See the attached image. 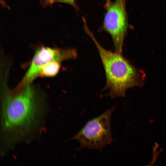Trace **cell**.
I'll use <instances>...</instances> for the list:
<instances>
[{
	"mask_svg": "<svg viewBox=\"0 0 166 166\" xmlns=\"http://www.w3.org/2000/svg\"><path fill=\"white\" fill-rule=\"evenodd\" d=\"M84 29L94 42L101 59L106 77L104 89L109 90L108 95L113 98L123 96L128 89L137 83L135 69L121 54L107 50L101 46L87 25L84 26Z\"/></svg>",
	"mask_w": 166,
	"mask_h": 166,
	"instance_id": "6da1fadb",
	"label": "cell"
},
{
	"mask_svg": "<svg viewBox=\"0 0 166 166\" xmlns=\"http://www.w3.org/2000/svg\"><path fill=\"white\" fill-rule=\"evenodd\" d=\"M4 89L3 99V119L4 126L12 130L29 123L36 109L34 90L29 85L18 91L10 92Z\"/></svg>",
	"mask_w": 166,
	"mask_h": 166,
	"instance_id": "7a4b0ae2",
	"label": "cell"
},
{
	"mask_svg": "<svg viewBox=\"0 0 166 166\" xmlns=\"http://www.w3.org/2000/svg\"><path fill=\"white\" fill-rule=\"evenodd\" d=\"M115 107L107 110L99 116L92 119L72 138L80 144L78 149L83 148L102 151L112 140L111 118Z\"/></svg>",
	"mask_w": 166,
	"mask_h": 166,
	"instance_id": "3957f363",
	"label": "cell"
},
{
	"mask_svg": "<svg viewBox=\"0 0 166 166\" xmlns=\"http://www.w3.org/2000/svg\"><path fill=\"white\" fill-rule=\"evenodd\" d=\"M125 0L106 1L104 30L111 36L115 52L121 54L128 24Z\"/></svg>",
	"mask_w": 166,
	"mask_h": 166,
	"instance_id": "277c9868",
	"label": "cell"
},
{
	"mask_svg": "<svg viewBox=\"0 0 166 166\" xmlns=\"http://www.w3.org/2000/svg\"><path fill=\"white\" fill-rule=\"evenodd\" d=\"M76 49L73 48H53L42 46L38 48L32 59L29 68L19 85L24 87L39 76L41 68L46 64L53 61L60 62L77 57Z\"/></svg>",
	"mask_w": 166,
	"mask_h": 166,
	"instance_id": "5b68a950",
	"label": "cell"
},
{
	"mask_svg": "<svg viewBox=\"0 0 166 166\" xmlns=\"http://www.w3.org/2000/svg\"><path fill=\"white\" fill-rule=\"evenodd\" d=\"M60 68V62L53 61L48 63L41 68L39 76L52 77L56 75Z\"/></svg>",
	"mask_w": 166,
	"mask_h": 166,
	"instance_id": "8992f818",
	"label": "cell"
},
{
	"mask_svg": "<svg viewBox=\"0 0 166 166\" xmlns=\"http://www.w3.org/2000/svg\"><path fill=\"white\" fill-rule=\"evenodd\" d=\"M76 0H39L40 4L44 8L51 6L53 4L55 3L61 2L71 5L77 11H78L79 9L76 2Z\"/></svg>",
	"mask_w": 166,
	"mask_h": 166,
	"instance_id": "52a82bcc",
	"label": "cell"
},
{
	"mask_svg": "<svg viewBox=\"0 0 166 166\" xmlns=\"http://www.w3.org/2000/svg\"><path fill=\"white\" fill-rule=\"evenodd\" d=\"M110 0H106V1H109Z\"/></svg>",
	"mask_w": 166,
	"mask_h": 166,
	"instance_id": "ba28073f",
	"label": "cell"
}]
</instances>
